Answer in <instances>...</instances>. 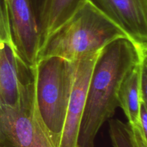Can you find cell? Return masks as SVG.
Wrapping results in <instances>:
<instances>
[{"label": "cell", "instance_id": "obj_1", "mask_svg": "<svg viewBox=\"0 0 147 147\" xmlns=\"http://www.w3.org/2000/svg\"><path fill=\"white\" fill-rule=\"evenodd\" d=\"M147 46L129 38H119L100 50L88 87L78 147H94L99 129L119 106L121 84L132 69L147 56Z\"/></svg>", "mask_w": 147, "mask_h": 147}, {"label": "cell", "instance_id": "obj_2", "mask_svg": "<svg viewBox=\"0 0 147 147\" xmlns=\"http://www.w3.org/2000/svg\"><path fill=\"white\" fill-rule=\"evenodd\" d=\"M119 38L129 37L121 27L88 0L46 39L39 50L37 60L57 56L69 60H77L88 53L100 51Z\"/></svg>", "mask_w": 147, "mask_h": 147}, {"label": "cell", "instance_id": "obj_3", "mask_svg": "<svg viewBox=\"0 0 147 147\" xmlns=\"http://www.w3.org/2000/svg\"><path fill=\"white\" fill-rule=\"evenodd\" d=\"M77 64L78 60L51 56L37 60L34 67L35 107L55 147L60 144Z\"/></svg>", "mask_w": 147, "mask_h": 147}, {"label": "cell", "instance_id": "obj_4", "mask_svg": "<svg viewBox=\"0 0 147 147\" xmlns=\"http://www.w3.org/2000/svg\"><path fill=\"white\" fill-rule=\"evenodd\" d=\"M34 81V67L23 60L13 40L7 1L0 0V106L19 104Z\"/></svg>", "mask_w": 147, "mask_h": 147}, {"label": "cell", "instance_id": "obj_5", "mask_svg": "<svg viewBox=\"0 0 147 147\" xmlns=\"http://www.w3.org/2000/svg\"><path fill=\"white\" fill-rule=\"evenodd\" d=\"M0 146L55 147L37 113L34 82L16 106H0Z\"/></svg>", "mask_w": 147, "mask_h": 147}, {"label": "cell", "instance_id": "obj_6", "mask_svg": "<svg viewBox=\"0 0 147 147\" xmlns=\"http://www.w3.org/2000/svg\"><path fill=\"white\" fill-rule=\"evenodd\" d=\"M100 52L88 53L78 60L74 83L58 147H78L88 87Z\"/></svg>", "mask_w": 147, "mask_h": 147}, {"label": "cell", "instance_id": "obj_7", "mask_svg": "<svg viewBox=\"0 0 147 147\" xmlns=\"http://www.w3.org/2000/svg\"><path fill=\"white\" fill-rule=\"evenodd\" d=\"M13 40L28 65L34 67L40 47L38 22L30 0H6Z\"/></svg>", "mask_w": 147, "mask_h": 147}, {"label": "cell", "instance_id": "obj_8", "mask_svg": "<svg viewBox=\"0 0 147 147\" xmlns=\"http://www.w3.org/2000/svg\"><path fill=\"white\" fill-rule=\"evenodd\" d=\"M134 43L147 46V8L141 0H88Z\"/></svg>", "mask_w": 147, "mask_h": 147}, {"label": "cell", "instance_id": "obj_9", "mask_svg": "<svg viewBox=\"0 0 147 147\" xmlns=\"http://www.w3.org/2000/svg\"><path fill=\"white\" fill-rule=\"evenodd\" d=\"M142 61L132 69L121 84L118 93V101L119 106L121 108L127 117V123L136 146L147 147V134L143 131L139 123L141 100L139 77Z\"/></svg>", "mask_w": 147, "mask_h": 147}, {"label": "cell", "instance_id": "obj_10", "mask_svg": "<svg viewBox=\"0 0 147 147\" xmlns=\"http://www.w3.org/2000/svg\"><path fill=\"white\" fill-rule=\"evenodd\" d=\"M87 1L46 0L37 17L40 47L53 32L66 22Z\"/></svg>", "mask_w": 147, "mask_h": 147}, {"label": "cell", "instance_id": "obj_11", "mask_svg": "<svg viewBox=\"0 0 147 147\" xmlns=\"http://www.w3.org/2000/svg\"><path fill=\"white\" fill-rule=\"evenodd\" d=\"M109 135L113 147H137L128 123L119 119H110Z\"/></svg>", "mask_w": 147, "mask_h": 147}, {"label": "cell", "instance_id": "obj_12", "mask_svg": "<svg viewBox=\"0 0 147 147\" xmlns=\"http://www.w3.org/2000/svg\"><path fill=\"white\" fill-rule=\"evenodd\" d=\"M146 57H144L141 64L140 77H139V91L142 101L147 103V64Z\"/></svg>", "mask_w": 147, "mask_h": 147}, {"label": "cell", "instance_id": "obj_13", "mask_svg": "<svg viewBox=\"0 0 147 147\" xmlns=\"http://www.w3.org/2000/svg\"><path fill=\"white\" fill-rule=\"evenodd\" d=\"M30 2H31L32 6L33 7V9H34V12H35L36 17H38L39 12H40V9L42 7L43 4L45 2L46 0H30Z\"/></svg>", "mask_w": 147, "mask_h": 147}, {"label": "cell", "instance_id": "obj_14", "mask_svg": "<svg viewBox=\"0 0 147 147\" xmlns=\"http://www.w3.org/2000/svg\"><path fill=\"white\" fill-rule=\"evenodd\" d=\"M141 1H142L143 5L145 7H146V8H147V0H141Z\"/></svg>", "mask_w": 147, "mask_h": 147}, {"label": "cell", "instance_id": "obj_15", "mask_svg": "<svg viewBox=\"0 0 147 147\" xmlns=\"http://www.w3.org/2000/svg\"><path fill=\"white\" fill-rule=\"evenodd\" d=\"M0 147H6V146H0Z\"/></svg>", "mask_w": 147, "mask_h": 147}]
</instances>
